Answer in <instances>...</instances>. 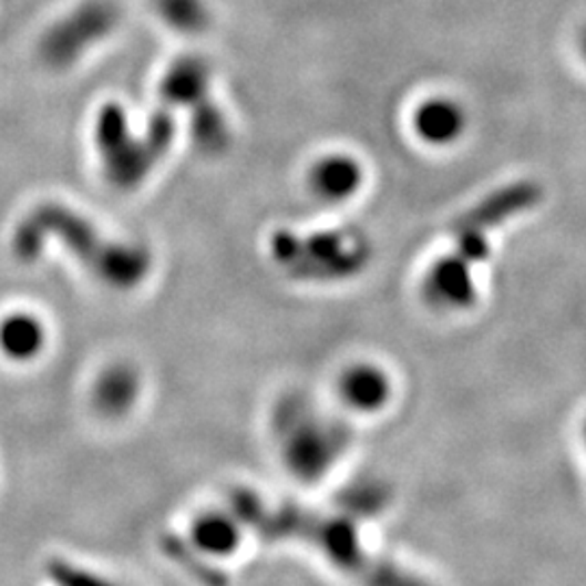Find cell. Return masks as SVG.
<instances>
[{
	"label": "cell",
	"instance_id": "1",
	"mask_svg": "<svg viewBox=\"0 0 586 586\" xmlns=\"http://www.w3.org/2000/svg\"><path fill=\"white\" fill-rule=\"evenodd\" d=\"M59 239L83 267L113 289L137 287L153 267L144 246L111 241L90 219L65 205L47 203L27 215L13 235V250L24 261H35L44 246Z\"/></svg>",
	"mask_w": 586,
	"mask_h": 586
},
{
	"label": "cell",
	"instance_id": "6",
	"mask_svg": "<svg viewBox=\"0 0 586 586\" xmlns=\"http://www.w3.org/2000/svg\"><path fill=\"white\" fill-rule=\"evenodd\" d=\"M47 343L44 323L29 313H13L0 321V350L16 361H29Z\"/></svg>",
	"mask_w": 586,
	"mask_h": 586
},
{
	"label": "cell",
	"instance_id": "4",
	"mask_svg": "<svg viewBox=\"0 0 586 586\" xmlns=\"http://www.w3.org/2000/svg\"><path fill=\"white\" fill-rule=\"evenodd\" d=\"M120 9L113 0H83L44 33L42 59L53 68H68L117 29Z\"/></svg>",
	"mask_w": 586,
	"mask_h": 586
},
{
	"label": "cell",
	"instance_id": "3",
	"mask_svg": "<svg viewBox=\"0 0 586 586\" xmlns=\"http://www.w3.org/2000/svg\"><path fill=\"white\" fill-rule=\"evenodd\" d=\"M172 135L174 122L169 115H157L148 131L137 137L128 128L122 107L107 105L96 122V144L109 181L124 189L140 185L167 153Z\"/></svg>",
	"mask_w": 586,
	"mask_h": 586
},
{
	"label": "cell",
	"instance_id": "12",
	"mask_svg": "<svg viewBox=\"0 0 586 586\" xmlns=\"http://www.w3.org/2000/svg\"><path fill=\"white\" fill-rule=\"evenodd\" d=\"M585 51H586V38H585Z\"/></svg>",
	"mask_w": 586,
	"mask_h": 586
},
{
	"label": "cell",
	"instance_id": "5",
	"mask_svg": "<svg viewBox=\"0 0 586 586\" xmlns=\"http://www.w3.org/2000/svg\"><path fill=\"white\" fill-rule=\"evenodd\" d=\"M209 83H212V70L207 61L189 54L169 65L161 83V96L169 105L201 107L203 103H207Z\"/></svg>",
	"mask_w": 586,
	"mask_h": 586
},
{
	"label": "cell",
	"instance_id": "11",
	"mask_svg": "<svg viewBox=\"0 0 586 586\" xmlns=\"http://www.w3.org/2000/svg\"><path fill=\"white\" fill-rule=\"evenodd\" d=\"M343 393L359 409H373L384 402L389 389L384 378L373 370H354L343 382Z\"/></svg>",
	"mask_w": 586,
	"mask_h": 586
},
{
	"label": "cell",
	"instance_id": "10",
	"mask_svg": "<svg viewBox=\"0 0 586 586\" xmlns=\"http://www.w3.org/2000/svg\"><path fill=\"white\" fill-rule=\"evenodd\" d=\"M463 117L459 109L445 101L428 103L418 115V128L430 142H448L461 131Z\"/></svg>",
	"mask_w": 586,
	"mask_h": 586
},
{
	"label": "cell",
	"instance_id": "7",
	"mask_svg": "<svg viewBox=\"0 0 586 586\" xmlns=\"http://www.w3.org/2000/svg\"><path fill=\"white\" fill-rule=\"evenodd\" d=\"M161 20L178 33H203L212 22L205 0H155Z\"/></svg>",
	"mask_w": 586,
	"mask_h": 586
},
{
	"label": "cell",
	"instance_id": "8",
	"mask_svg": "<svg viewBox=\"0 0 586 586\" xmlns=\"http://www.w3.org/2000/svg\"><path fill=\"white\" fill-rule=\"evenodd\" d=\"M359 167L350 160H326L313 172V185L326 198H343L359 185Z\"/></svg>",
	"mask_w": 586,
	"mask_h": 586
},
{
	"label": "cell",
	"instance_id": "9",
	"mask_svg": "<svg viewBox=\"0 0 586 586\" xmlns=\"http://www.w3.org/2000/svg\"><path fill=\"white\" fill-rule=\"evenodd\" d=\"M140 382L128 368H113L101 376L96 387V400L111 413L124 411L137 395Z\"/></svg>",
	"mask_w": 586,
	"mask_h": 586
},
{
	"label": "cell",
	"instance_id": "2",
	"mask_svg": "<svg viewBox=\"0 0 586 586\" xmlns=\"http://www.w3.org/2000/svg\"><path fill=\"white\" fill-rule=\"evenodd\" d=\"M538 198L533 185H515L484 201L476 212L459 224V250L454 257L443 259L430 276V291L439 302L450 307H465L474 298L470 267L486 253V228L497 226L508 215L531 207Z\"/></svg>",
	"mask_w": 586,
	"mask_h": 586
}]
</instances>
